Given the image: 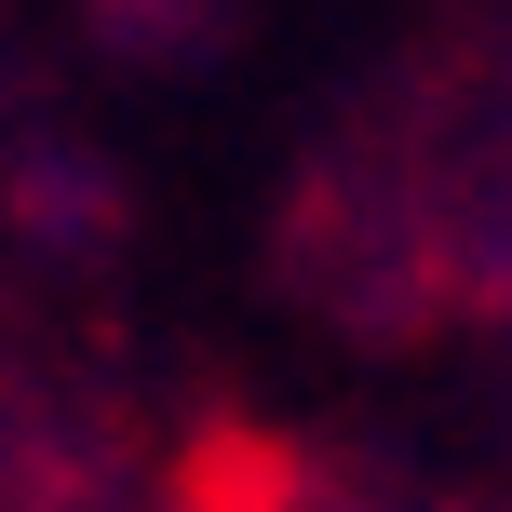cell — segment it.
Here are the masks:
<instances>
[]
</instances>
